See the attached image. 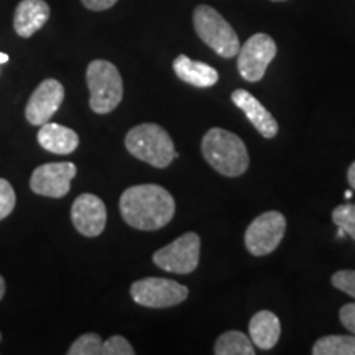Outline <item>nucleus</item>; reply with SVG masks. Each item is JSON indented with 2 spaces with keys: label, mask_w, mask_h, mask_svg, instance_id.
<instances>
[{
  "label": "nucleus",
  "mask_w": 355,
  "mask_h": 355,
  "mask_svg": "<svg viewBox=\"0 0 355 355\" xmlns=\"http://www.w3.org/2000/svg\"><path fill=\"white\" fill-rule=\"evenodd\" d=\"M102 343L99 334L89 332L79 336L68 350V355H102Z\"/></svg>",
  "instance_id": "20"
},
{
  "label": "nucleus",
  "mask_w": 355,
  "mask_h": 355,
  "mask_svg": "<svg viewBox=\"0 0 355 355\" xmlns=\"http://www.w3.org/2000/svg\"><path fill=\"white\" fill-rule=\"evenodd\" d=\"M331 283L337 290L344 291L345 295L352 296L355 300V270H340V272H336L332 275Z\"/></svg>",
  "instance_id": "24"
},
{
  "label": "nucleus",
  "mask_w": 355,
  "mask_h": 355,
  "mask_svg": "<svg viewBox=\"0 0 355 355\" xmlns=\"http://www.w3.org/2000/svg\"><path fill=\"white\" fill-rule=\"evenodd\" d=\"M352 198V193H350V191H347V193H345V199H350Z\"/></svg>",
  "instance_id": "31"
},
{
  "label": "nucleus",
  "mask_w": 355,
  "mask_h": 355,
  "mask_svg": "<svg viewBox=\"0 0 355 355\" xmlns=\"http://www.w3.org/2000/svg\"><path fill=\"white\" fill-rule=\"evenodd\" d=\"M91 97L89 107L96 114H109L122 102L123 83L117 66L105 60L91 61L86 71Z\"/></svg>",
  "instance_id": "4"
},
{
  "label": "nucleus",
  "mask_w": 355,
  "mask_h": 355,
  "mask_svg": "<svg viewBox=\"0 0 355 355\" xmlns=\"http://www.w3.org/2000/svg\"><path fill=\"white\" fill-rule=\"evenodd\" d=\"M193 21L198 37L220 58L229 60V58L237 56L239 50H241L237 33L216 8L209 6H198L194 8Z\"/></svg>",
  "instance_id": "5"
},
{
  "label": "nucleus",
  "mask_w": 355,
  "mask_h": 355,
  "mask_svg": "<svg viewBox=\"0 0 355 355\" xmlns=\"http://www.w3.org/2000/svg\"><path fill=\"white\" fill-rule=\"evenodd\" d=\"M332 222L355 241V204H340L332 211Z\"/></svg>",
  "instance_id": "21"
},
{
  "label": "nucleus",
  "mask_w": 355,
  "mask_h": 355,
  "mask_svg": "<svg viewBox=\"0 0 355 355\" xmlns=\"http://www.w3.org/2000/svg\"><path fill=\"white\" fill-rule=\"evenodd\" d=\"M50 13L44 0H21L13 13V30L21 38L33 37L50 19Z\"/></svg>",
  "instance_id": "14"
},
{
  "label": "nucleus",
  "mask_w": 355,
  "mask_h": 355,
  "mask_svg": "<svg viewBox=\"0 0 355 355\" xmlns=\"http://www.w3.org/2000/svg\"><path fill=\"white\" fill-rule=\"evenodd\" d=\"M272 2H285V0H272Z\"/></svg>",
  "instance_id": "32"
},
{
  "label": "nucleus",
  "mask_w": 355,
  "mask_h": 355,
  "mask_svg": "<svg viewBox=\"0 0 355 355\" xmlns=\"http://www.w3.org/2000/svg\"><path fill=\"white\" fill-rule=\"evenodd\" d=\"M344 235H345L344 230H343V229H339V232H337V239H343Z\"/></svg>",
  "instance_id": "30"
},
{
  "label": "nucleus",
  "mask_w": 355,
  "mask_h": 355,
  "mask_svg": "<svg viewBox=\"0 0 355 355\" xmlns=\"http://www.w3.org/2000/svg\"><path fill=\"white\" fill-rule=\"evenodd\" d=\"M125 148L132 157L155 168L170 166L178 157L171 137L157 123H141L128 130Z\"/></svg>",
  "instance_id": "3"
},
{
  "label": "nucleus",
  "mask_w": 355,
  "mask_h": 355,
  "mask_svg": "<svg viewBox=\"0 0 355 355\" xmlns=\"http://www.w3.org/2000/svg\"><path fill=\"white\" fill-rule=\"evenodd\" d=\"M286 230L282 212L268 211L254 219L245 230V247L254 257H265L277 250Z\"/></svg>",
  "instance_id": "8"
},
{
  "label": "nucleus",
  "mask_w": 355,
  "mask_h": 355,
  "mask_svg": "<svg viewBox=\"0 0 355 355\" xmlns=\"http://www.w3.org/2000/svg\"><path fill=\"white\" fill-rule=\"evenodd\" d=\"M0 340H2V334H0Z\"/></svg>",
  "instance_id": "33"
},
{
  "label": "nucleus",
  "mask_w": 355,
  "mask_h": 355,
  "mask_svg": "<svg viewBox=\"0 0 355 355\" xmlns=\"http://www.w3.org/2000/svg\"><path fill=\"white\" fill-rule=\"evenodd\" d=\"M6 295V279H3L2 275H0V300Z\"/></svg>",
  "instance_id": "28"
},
{
  "label": "nucleus",
  "mask_w": 355,
  "mask_h": 355,
  "mask_svg": "<svg viewBox=\"0 0 355 355\" xmlns=\"http://www.w3.org/2000/svg\"><path fill=\"white\" fill-rule=\"evenodd\" d=\"M64 101V87L56 79H44L30 96L25 107V119L32 125H43L58 112Z\"/></svg>",
  "instance_id": "11"
},
{
  "label": "nucleus",
  "mask_w": 355,
  "mask_h": 355,
  "mask_svg": "<svg viewBox=\"0 0 355 355\" xmlns=\"http://www.w3.org/2000/svg\"><path fill=\"white\" fill-rule=\"evenodd\" d=\"M121 214L128 225L137 230H158L175 217V199L163 186L137 184L122 193Z\"/></svg>",
  "instance_id": "1"
},
{
  "label": "nucleus",
  "mask_w": 355,
  "mask_h": 355,
  "mask_svg": "<svg viewBox=\"0 0 355 355\" xmlns=\"http://www.w3.org/2000/svg\"><path fill=\"white\" fill-rule=\"evenodd\" d=\"M237 68L248 83H259L277 56V43L266 33H255L237 53Z\"/></svg>",
  "instance_id": "9"
},
{
  "label": "nucleus",
  "mask_w": 355,
  "mask_h": 355,
  "mask_svg": "<svg viewBox=\"0 0 355 355\" xmlns=\"http://www.w3.org/2000/svg\"><path fill=\"white\" fill-rule=\"evenodd\" d=\"M71 220L84 237H97L104 232L107 224V209L99 196L84 193L74 199L71 207Z\"/></svg>",
  "instance_id": "12"
},
{
  "label": "nucleus",
  "mask_w": 355,
  "mask_h": 355,
  "mask_svg": "<svg viewBox=\"0 0 355 355\" xmlns=\"http://www.w3.org/2000/svg\"><path fill=\"white\" fill-rule=\"evenodd\" d=\"M230 99L243 114L247 115V119L250 121L261 137L265 139H273L278 133V122L275 121V117L268 110L265 109V105L257 99L255 96H252L250 92L245 89H235L230 96Z\"/></svg>",
  "instance_id": "13"
},
{
  "label": "nucleus",
  "mask_w": 355,
  "mask_h": 355,
  "mask_svg": "<svg viewBox=\"0 0 355 355\" xmlns=\"http://www.w3.org/2000/svg\"><path fill=\"white\" fill-rule=\"evenodd\" d=\"M83 6L92 12H102L114 7L119 0H81Z\"/></svg>",
  "instance_id": "26"
},
{
  "label": "nucleus",
  "mask_w": 355,
  "mask_h": 355,
  "mask_svg": "<svg viewBox=\"0 0 355 355\" xmlns=\"http://www.w3.org/2000/svg\"><path fill=\"white\" fill-rule=\"evenodd\" d=\"M173 69L181 81L194 87H211L219 81V73L212 66L193 61L186 55H180L173 61Z\"/></svg>",
  "instance_id": "17"
},
{
  "label": "nucleus",
  "mask_w": 355,
  "mask_h": 355,
  "mask_svg": "<svg viewBox=\"0 0 355 355\" xmlns=\"http://www.w3.org/2000/svg\"><path fill=\"white\" fill-rule=\"evenodd\" d=\"M314 355H355V336H324L313 345Z\"/></svg>",
  "instance_id": "19"
},
{
  "label": "nucleus",
  "mask_w": 355,
  "mask_h": 355,
  "mask_svg": "<svg viewBox=\"0 0 355 355\" xmlns=\"http://www.w3.org/2000/svg\"><path fill=\"white\" fill-rule=\"evenodd\" d=\"M132 300L145 308L162 309L181 304L188 300L189 290L175 279L148 277L130 286Z\"/></svg>",
  "instance_id": "6"
},
{
  "label": "nucleus",
  "mask_w": 355,
  "mask_h": 355,
  "mask_svg": "<svg viewBox=\"0 0 355 355\" xmlns=\"http://www.w3.org/2000/svg\"><path fill=\"white\" fill-rule=\"evenodd\" d=\"M132 344L128 343L125 337L112 336L105 343H102V355H133Z\"/></svg>",
  "instance_id": "23"
},
{
  "label": "nucleus",
  "mask_w": 355,
  "mask_h": 355,
  "mask_svg": "<svg viewBox=\"0 0 355 355\" xmlns=\"http://www.w3.org/2000/svg\"><path fill=\"white\" fill-rule=\"evenodd\" d=\"M78 168L71 162L44 163L32 173L30 188L35 194L46 198H64L71 189V181L76 176Z\"/></svg>",
  "instance_id": "10"
},
{
  "label": "nucleus",
  "mask_w": 355,
  "mask_h": 355,
  "mask_svg": "<svg viewBox=\"0 0 355 355\" xmlns=\"http://www.w3.org/2000/svg\"><path fill=\"white\" fill-rule=\"evenodd\" d=\"M37 139L42 148L55 155H69L79 146V137L73 128L53 122L40 125Z\"/></svg>",
  "instance_id": "15"
},
{
  "label": "nucleus",
  "mask_w": 355,
  "mask_h": 355,
  "mask_svg": "<svg viewBox=\"0 0 355 355\" xmlns=\"http://www.w3.org/2000/svg\"><path fill=\"white\" fill-rule=\"evenodd\" d=\"M8 61V55H6V53H0V64L7 63Z\"/></svg>",
  "instance_id": "29"
},
{
  "label": "nucleus",
  "mask_w": 355,
  "mask_h": 355,
  "mask_svg": "<svg viewBox=\"0 0 355 355\" xmlns=\"http://www.w3.org/2000/svg\"><path fill=\"white\" fill-rule=\"evenodd\" d=\"M347 181H349L350 188L355 189V162L350 165L349 171H347Z\"/></svg>",
  "instance_id": "27"
},
{
  "label": "nucleus",
  "mask_w": 355,
  "mask_h": 355,
  "mask_svg": "<svg viewBox=\"0 0 355 355\" xmlns=\"http://www.w3.org/2000/svg\"><path fill=\"white\" fill-rule=\"evenodd\" d=\"M201 150L206 162L227 178L243 175L250 163L245 144L225 128H211L204 135Z\"/></svg>",
  "instance_id": "2"
},
{
  "label": "nucleus",
  "mask_w": 355,
  "mask_h": 355,
  "mask_svg": "<svg viewBox=\"0 0 355 355\" xmlns=\"http://www.w3.org/2000/svg\"><path fill=\"white\" fill-rule=\"evenodd\" d=\"M250 340L259 349L270 350L278 344L279 336H282V324L279 319L272 311H259L250 319Z\"/></svg>",
  "instance_id": "16"
},
{
  "label": "nucleus",
  "mask_w": 355,
  "mask_h": 355,
  "mask_svg": "<svg viewBox=\"0 0 355 355\" xmlns=\"http://www.w3.org/2000/svg\"><path fill=\"white\" fill-rule=\"evenodd\" d=\"M216 355H254V343L241 331L224 332L214 345Z\"/></svg>",
  "instance_id": "18"
},
{
  "label": "nucleus",
  "mask_w": 355,
  "mask_h": 355,
  "mask_svg": "<svg viewBox=\"0 0 355 355\" xmlns=\"http://www.w3.org/2000/svg\"><path fill=\"white\" fill-rule=\"evenodd\" d=\"M201 239L196 232H186L175 242L159 248L153 254V263L170 273L189 275L199 265Z\"/></svg>",
  "instance_id": "7"
},
{
  "label": "nucleus",
  "mask_w": 355,
  "mask_h": 355,
  "mask_svg": "<svg viewBox=\"0 0 355 355\" xmlns=\"http://www.w3.org/2000/svg\"><path fill=\"white\" fill-rule=\"evenodd\" d=\"M339 318L343 326L355 336V303L344 304L339 311Z\"/></svg>",
  "instance_id": "25"
},
{
  "label": "nucleus",
  "mask_w": 355,
  "mask_h": 355,
  "mask_svg": "<svg viewBox=\"0 0 355 355\" xmlns=\"http://www.w3.org/2000/svg\"><path fill=\"white\" fill-rule=\"evenodd\" d=\"M17 194L13 191V186L7 180L0 178V220L8 217L15 209Z\"/></svg>",
  "instance_id": "22"
}]
</instances>
